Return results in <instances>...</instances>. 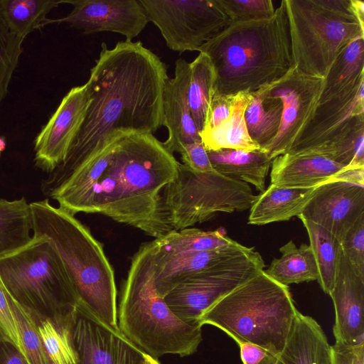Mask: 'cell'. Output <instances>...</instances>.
<instances>
[{"instance_id": "836d02e7", "label": "cell", "mask_w": 364, "mask_h": 364, "mask_svg": "<svg viewBox=\"0 0 364 364\" xmlns=\"http://www.w3.org/2000/svg\"><path fill=\"white\" fill-rule=\"evenodd\" d=\"M63 1L0 0V17L9 31L24 39L43 26L47 14Z\"/></svg>"}, {"instance_id": "ee69618b", "label": "cell", "mask_w": 364, "mask_h": 364, "mask_svg": "<svg viewBox=\"0 0 364 364\" xmlns=\"http://www.w3.org/2000/svg\"><path fill=\"white\" fill-rule=\"evenodd\" d=\"M331 352V364H364V343L349 345L336 341Z\"/></svg>"}, {"instance_id": "484cf974", "label": "cell", "mask_w": 364, "mask_h": 364, "mask_svg": "<svg viewBox=\"0 0 364 364\" xmlns=\"http://www.w3.org/2000/svg\"><path fill=\"white\" fill-rule=\"evenodd\" d=\"M213 169L232 180L250 183L258 191L265 190V181L272 159L262 150L223 149L208 151Z\"/></svg>"}, {"instance_id": "8d00e7d4", "label": "cell", "mask_w": 364, "mask_h": 364, "mask_svg": "<svg viewBox=\"0 0 364 364\" xmlns=\"http://www.w3.org/2000/svg\"><path fill=\"white\" fill-rule=\"evenodd\" d=\"M20 336L23 351L30 364H50L41 338L30 315L7 293Z\"/></svg>"}, {"instance_id": "1f68e13d", "label": "cell", "mask_w": 364, "mask_h": 364, "mask_svg": "<svg viewBox=\"0 0 364 364\" xmlns=\"http://www.w3.org/2000/svg\"><path fill=\"white\" fill-rule=\"evenodd\" d=\"M189 68L188 103L200 134L205 127L215 94V73L210 58L203 53L190 63Z\"/></svg>"}, {"instance_id": "4dcf8cb0", "label": "cell", "mask_w": 364, "mask_h": 364, "mask_svg": "<svg viewBox=\"0 0 364 364\" xmlns=\"http://www.w3.org/2000/svg\"><path fill=\"white\" fill-rule=\"evenodd\" d=\"M282 104L279 99L264 94L261 89L251 92L245 112V120L251 139L260 150L276 136L281 122Z\"/></svg>"}, {"instance_id": "3957f363", "label": "cell", "mask_w": 364, "mask_h": 364, "mask_svg": "<svg viewBox=\"0 0 364 364\" xmlns=\"http://www.w3.org/2000/svg\"><path fill=\"white\" fill-rule=\"evenodd\" d=\"M215 73V93L253 92L294 68L284 0L265 19L232 22L198 50Z\"/></svg>"}, {"instance_id": "ab89813d", "label": "cell", "mask_w": 364, "mask_h": 364, "mask_svg": "<svg viewBox=\"0 0 364 364\" xmlns=\"http://www.w3.org/2000/svg\"><path fill=\"white\" fill-rule=\"evenodd\" d=\"M340 244L355 273L364 279V214L348 230Z\"/></svg>"}, {"instance_id": "cb8c5ba5", "label": "cell", "mask_w": 364, "mask_h": 364, "mask_svg": "<svg viewBox=\"0 0 364 364\" xmlns=\"http://www.w3.org/2000/svg\"><path fill=\"white\" fill-rule=\"evenodd\" d=\"M317 187L284 188L270 184L257 196L250 207L248 223L262 225L298 216Z\"/></svg>"}, {"instance_id": "7a4b0ae2", "label": "cell", "mask_w": 364, "mask_h": 364, "mask_svg": "<svg viewBox=\"0 0 364 364\" xmlns=\"http://www.w3.org/2000/svg\"><path fill=\"white\" fill-rule=\"evenodd\" d=\"M179 162L154 134L130 132L117 144L95 186L87 213H100L156 238L171 231L161 209V193Z\"/></svg>"}, {"instance_id": "60d3db41", "label": "cell", "mask_w": 364, "mask_h": 364, "mask_svg": "<svg viewBox=\"0 0 364 364\" xmlns=\"http://www.w3.org/2000/svg\"><path fill=\"white\" fill-rule=\"evenodd\" d=\"M0 339L8 341L22 351L20 336L12 314L8 294L0 282Z\"/></svg>"}, {"instance_id": "d590c367", "label": "cell", "mask_w": 364, "mask_h": 364, "mask_svg": "<svg viewBox=\"0 0 364 364\" xmlns=\"http://www.w3.org/2000/svg\"><path fill=\"white\" fill-rule=\"evenodd\" d=\"M32 319L50 364H77V356L70 336V326L60 328L48 320L38 318Z\"/></svg>"}, {"instance_id": "7bdbcfd3", "label": "cell", "mask_w": 364, "mask_h": 364, "mask_svg": "<svg viewBox=\"0 0 364 364\" xmlns=\"http://www.w3.org/2000/svg\"><path fill=\"white\" fill-rule=\"evenodd\" d=\"M234 97L235 95L214 94L203 130L218 127L230 116Z\"/></svg>"}, {"instance_id": "4fadbf2b", "label": "cell", "mask_w": 364, "mask_h": 364, "mask_svg": "<svg viewBox=\"0 0 364 364\" xmlns=\"http://www.w3.org/2000/svg\"><path fill=\"white\" fill-rule=\"evenodd\" d=\"M77 364H141L145 353L119 328L78 302L70 324Z\"/></svg>"}, {"instance_id": "7dc6e473", "label": "cell", "mask_w": 364, "mask_h": 364, "mask_svg": "<svg viewBox=\"0 0 364 364\" xmlns=\"http://www.w3.org/2000/svg\"><path fill=\"white\" fill-rule=\"evenodd\" d=\"M352 11L362 27L364 28V1L350 0Z\"/></svg>"}, {"instance_id": "8fae6325", "label": "cell", "mask_w": 364, "mask_h": 364, "mask_svg": "<svg viewBox=\"0 0 364 364\" xmlns=\"http://www.w3.org/2000/svg\"><path fill=\"white\" fill-rule=\"evenodd\" d=\"M324 79L292 69L279 80L259 89L282 104L279 131L262 151L270 159L289 151L310 122L318 106Z\"/></svg>"}, {"instance_id": "d6a6232c", "label": "cell", "mask_w": 364, "mask_h": 364, "mask_svg": "<svg viewBox=\"0 0 364 364\" xmlns=\"http://www.w3.org/2000/svg\"><path fill=\"white\" fill-rule=\"evenodd\" d=\"M31 230L30 203L26 198L0 199V256L28 243Z\"/></svg>"}, {"instance_id": "ba28073f", "label": "cell", "mask_w": 364, "mask_h": 364, "mask_svg": "<svg viewBox=\"0 0 364 364\" xmlns=\"http://www.w3.org/2000/svg\"><path fill=\"white\" fill-rule=\"evenodd\" d=\"M294 69L325 79L351 41L364 37L350 0H284Z\"/></svg>"}, {"instance_id": "f6af8a7d", "label": "cell", "mask_w": 364, "mask_h": 364, "mask_svg": "<svg viewBox=\"0 0 364 364\" xmlns=\"http://www.w3.org/2000/svg\"><path fill=\"white\" fill-rule=\"evenodd\" d=\"M240 357L243 364H278L279 355L258 346L239 343Z\"/></svg>"}, {"instance_id": "d6986e66", "label": "cell", "mask_w": 364, "mask_h": 364, "mask_svg": "<svg viewBox=\"0 0 364 364\" xmlns=\"http://www.w3.org/2000/svg\"><path fill=\"white\" fill-rule=\"evenodd\" d=\"M189 64L178 59L174 77L167 80L164 90L163 126L168 136L162 144L173 154L180 153L184 145L201 140L188 103Z\"/></svg>"}, {"instance_id": "6da1fadb", "label": "cell", "mask_w": 364, "mask_h": 364, "mask_svg": "<svg viewBox=\"0 0 364 364\" xmlns=\"http://www.w3.org/2000/svg\"><path fill=\"white\" fill-rule=\"evenodd\" d=\"M161 60L141 42L102 43L87 84L91 101L65 161L42 183L45 194L122 132L153 134L163 126V95L168 79Z\"/></svg>"}, {"instance_id": "30bf717a", "label": "cell", "mask_w": 364, "mask_h": 364, "mask_svg": "<svg viewBox=\"0 0 364 364\" xmlns=\"http://www.w3.org/2000/svg\"><path fill=\"white\" fill-rule=\"evenodd\" d=\"M166 46L183 53L198 50L230 21L217 0H139Z\"/></svg>"}, {"instance_id": "8992f818", "label": "cell", "mask_w": 364, "mask_h": 364, "mask_svg": "<svg viewBox=\"0 0 364 364\" xmlns=\"http://www.w3.org/2000/svg\"><path fill=\"white\" fill-rule=\"evenodd\" d=\"M298 310L288 286L263 270L220 298L199 318L239 343H249L279 355Z\"/></svg>"}, {"instance_id": "52a82bcc", "label": "cell", "mask_w": 364, "mask_h": 364, "mask_svg": "<svg viewBox=\"0 0 364 364\" xmlns=\"http://www.w3.org/2000/svg\"><path fill=\"white\" fill-rule=\"evenodd\" d=\"M0 282L32 318L69 328L79 302L75 287L53 243L33 236L23 246L0 256Z\"/></svg>"}, {"instance_id": "f35d334b", "label": "cell", "mask_w": 364, "mask_h": 364, "mask_svg": "<svg viewBox=\"0 0 364 364\" xmlns=\"http://www.w3.org/2000/svg\"><path fill=\"white\" fill-rule=\"evenodd\" d=\"M217 1L230 23L269 18L275 11L271 0Z\"/></svg>"}, {"instance_id": "7402d4cb", "label": "cell", "mask_w": 364, "mask_h": 364, "mask_svg": "<svg viewBox=\"0 0 364 364\" xmlns=\"http://www.w3.org/2000/svg\"><path fill=\"white\" fill-rule=\"evenodd\" d=\"M350 169L325 156L286 153L271 164V184L284 188H312L335 179Z\"/></svg>"}, {"instance_id": "5bb4252c", "label": "cell", "mask_w": 364, "mask_h": 364, "mask_svg": "<svg viewBox=\"0 0 364 364\" xmlns=\"http://www.w3.org/2000/svg\"><path fill=\"white\" fill-rule=\"evenodd\" d=\"M91 97L87 84L73 87L35 140V162L52 173L65 159L85 118Z\"/></svg>"}, {"instance_id": "9c48e42d", "label": "cell", "mask_w": 364, "mask_h": 364, "mask_svg": "<svg viewBox=\"0 0 364 364\" xmlns=\"http://www.w3.org/2000/svg\"><path fill=\"white\" fill-rule=\"evenodd\" d=\"M257 196L244 182L215 171H194L179 163L175 178L161 193L163 218L171 230L210 220L218 213L250 208Z\"/></svg>"}, {"instance_id": "603a6c76", "label": "cell", "mask_w": 364, "mask_h": 364, "mask_svg": "<svg viewBox=\"0 0 364 364\" xmlns=\"http://www.w3.org/2000/svg\"><path fill=\"white\" fill-rule=\"evenodd\" d=\"M278 364H331V346L313 318L297 311Z\"/></svg>"}, {"instance_id": "ac0fdd59", "label": "cell", "mask_w": 364, "mask_h": 364, "mask_svg": "<svg viewBox=\"0 0 364 364\" xmlns=\"http://www.w3.org/2000/svg\"><path fill=\"white\" fill-rule=\"evenodd\" d=\"M329 296L335 310L336 341L349 345L364 343V279L355 273L341 247Z\"/></svg>"}, {"instance_id": "681fc988", "label": "cell", "mask_w": 364, "mask_h": 364, "mask_svg": "<svg viewBox=\"0 0 364 364\" xmlns=\"http://www.w3.org/2000/svg\"><path fill=\"white\" fill-rule=\"evenodd\" d=\"M6 143L4 137L0 136V153L6 149Z\"/></svg>"}, {"instance_id": "5b68a950", "label": "cell", "mask_w": 364, "mask_h": 364, "mask_svg": "<svg viewBox=\"0 0 364 364\" xmlns=\"http://www.w3.org/2000/svg\"><path fill=\"white\" fill-rule=\"evenodd\" d=\"M33 236L46 237L58 252L79 301L118 328L114 274L102 244L69 213L48 199L30 203Z\"/></svg>"}, {"instance_id": "74e56055", "label": "cell", "mask_w": 364, "mask_h": 364, "mask_svg": "<svg viewBox=\"0 0 364 364\" xmlns=\"http://www.w3.org/2000/svg\"><path fill=\"white\" fill-rule=\"evenodd\" d=\"M23 40L12 33L0 17V103L8 87L23 52Z\"/></svg>"}, {"instance_id": "e575fe53", "label": "cell", "mask_w": 364, "mask_h": 364, "mask_svg": "<svg viewBox=\"0 0 364 364\" xmlns=\"http://www.w3.org/2000/svg\"><path fill=\"white\" fill-rule=\"evenodd\" d=\"M303 223L316 259L318 282L322 290L330 294L335 281L341 244L327 230L311 221L298 217Z\"/></svg>"}, {"instance_id": "e0dca14e", "label": "cell", "mask_w": 364, "mask_h": 364, "mask_svg": "<svg viewBox=\"0 0 364 364\" xmlns=\"http://www.w3.org/2000/svg\"><path fill=\"white\" fill-rule=\"evenodd\" d=\"M261 255L253 247L237 242L212 250L171 257H157L154 253V282L161 297L178 284L193 275L236 267Z\"/></svg>"}, {"instance_id": "f1b7e54d", "label": "cell", "mask_w": 364, "mask_h": 364, "mask_svg": "<svg viewBox=\"0 0 364 364\" xmlns=\"http://www.w3.org/2000/svg\"><path fill=\"white\" fill-rule=\"evenodd\" d=\"M152 241L157 257L212 250L237 242L226 236L225 231L222 228L205 231L194 228L171 230Z\"/></svg>"}, {"instance_id": "83f0119b", "label": "cell", "mask_w": 364, "mask_h": 364, "mask_svg": "<svg viewBox=\"0 0 364 364\" xmlns=\"http://www.w3.org/2000/svg\"><path fill=\"white\" fill-rule=\"evenodd\" d=\"M304 154L325 156L350 169L364 168V114L355 117L331 139Z\"/></svg>"}, {"instance_id": "2e32d148", "label": "cell", "mask_w": 364, "mask_h": 364, "mask_svg": "<svg viewBox=\"0 0 364 364\" xmlns=\"http://www.w3.org/2000/svg\"><path fill=\"white\" fill-rule=\"evenodd\" d=\"M364 214V185L333 179L318 186L301 213L323 227L341 242L348 230Z\"/></svg>"}, {"instance_id": "44dd1931", "label": "cell", "mask_w": 364, "mask_h": 364, "mask_svg": "<svg viewBox=\"0 0 364 364\" xmlns=\"http://www.w3.org/2000/svg\"><path fill=\"white\" fill-rule=\"evenodd\" d=\"M130 132H122L95 155L77 167L48 196L58 201L59 208L75 215L87 213L93 191L107 168L119 141Z\"/></svg>"}, {"instance_id": "ffe728a7", "label": "cell", "mask_w": 364, "mask_h": 364, "mask_svg": "<svg viewBox=\"0 0 364 364\" xmlns=\"http://www.w3.org/2000/svg\"><path fill=\"white\" fill-rule=\"evenodd\" d=\"M364 82L344 97L318 105L310 122L289 150V154H304L327 141L353 118L364 114Z\"/></svg>"}, {"instance_id": "c3c4849f", "label": "cell", "mask_w": 364, "mask_h": 364, "mask_svg": "<svg viewBox=\"0 0 364 364\" xmlns=\"http://www.w3.org/2000/svg\"><path fill=\"white\" fill-rule=\"evenodd\" d=\"M141 364H160V363L157 359L146 353Z\"/></svg>"}, {"instance_id": "f907efd6", "label": "cell", "mask_w": 364, "mask_h": 364, "mask_svg": "<svg viewBox=\"0 0 364 364\" xmlns=\"http://www.w3.org/2000/svg\"><path fill=\"white\" fill-rule=\"evenodd\" d=\"M1 154L0 153V159H1Z\"/></svg>"}, {"instance_id": "d4e9b609", "label": "cell", "mask_w": 364, "mask_h": 364, "mask_svg": "<svg viewBox=\"0 0 364 364\" xmlns=\"http://www.w3.org/2000/svg\"><path fill=\"white\" fill-rule=\"evenodd\" d=\"M364 82V37L348 44L331 65L318 105L346 97Z\"/></svg>"}, {"instance_id": "277c9868", "label": "cell", "mask_w": 364, "mask_h": 364, "mask_svg": "<svg viewBox=\"0 0 364 364\" xmlns=\"http://www.w3.org/2000/svg\"><path fill=\"white\" fill-rule=\"evenodd\" d=\"M119 330L154 358L194 353L202 326L186 323L168 308L154 282V245L144 243L134 255L117 309Z\"/></svg>"}, {"instance_id": "9a60e30c", "label": "cell", "mask_w": 364, "mask_h": 364, "mask_svg": "<svg viewBox=\"0 0 364 364\" xmlns=\"http://www.w3.org/2000/svg\"><path fill=\"white\" fill-rule=\"evenodd\" d=\"M73 5L71 12L58 19H46L43 26L51 23H66L84 34L111 31L123 35L132 41L149 22L139 0H75L63 1Z\"/></svg>"}, {"instance_id": "4316f807", "label": "cell", "mask_w": 364, "mask_h": 364, "mask_svg": "<svg viewBox=\"0 0 364 364\" xmlns=\"http://www.w3.org/2000/svg\"><path fill=\"white\" fill-rule=\"evenodd\" d=\"M250 99L251 92H249L235 94L230 116L218 127L200 132L207 151L229 149L251 151L260 149L251 139L245 120V112Z\"/></svg>"}, {"instance_id": "b9f144b4", "label": "cell", "mask_w": 364, "mask_h": 364, "mask_svg": "<svg viewBox=\"0 0 364 364\" xmlns=\"http://www.w3.org/2000/svg\"><path fill=\"white\" fill-rule=\"evenodd\" d=\"M179 154L183 164L194 171H215L210 161L208 151L201 140L184 145Z\"/></svg>"}, {"instance_id": "bcb514c9", "label": "cell", "mask_w": 364, "mask_h": 364, "mask_svg": "<svg viewBox=\"0 0 364 364\" xmlns=\"http://www.w3.org/2000/svg\"><path fill=\"white\" fill-rule=\"evenodd\" d=\"M0 364H30L23 352L13 343L0 339Z\"/></svg>"}, {"instance_id": "7c38bea8", "label": "cell", "mask_w": 364, "mask_h": 364, "mask_svg": "<svg viewBox=\"0 0 364 364\" xmlns=\"http://www.w3.org/2000/svg\"><path fill=\"white\" fill-rule=\"evenodd\" d=\"M264 267L260 256L236 267L200 273L178 284L164 299L181 321L199 325L200 316L208 309Z\"/></svg>"}, {"instance_id": "f546056e", "label": "cell", "mask_w": 364, "mask_h": 364, "mask_svg": "<svg viewBox=\"0 0 364 364\" xmlns=\"http://www.w3.org/2000/svg\"><path fill=\"white\" fill-rule=\"evenodd\" d=\"M282 256L275 258L264 272L277 282L288 286L317 281L318 272L314 255L309 245L297 247L292 240L279 248Z\"/></svg>"}]
</instances>
